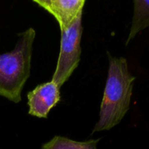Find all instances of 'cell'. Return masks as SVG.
Returning a JSON list of instances; mask_svg holds the SVG:
<instances>
[{
    "label": "cell",
    "instance_id": "obj_6",
    "mask_svg": "<svg viewBox=\"0 0 149 149\" xmlns=\"http://www.w3.org/2000/svg\"><path fill=\"white\" fill-rule=\"evenodd\" d=\"M132 1L133 13L125 45H128L142 31L149 28V0Z\"/></svg>",
    "mask_w": 149,
    "mask_h": 149
},
{
    "label": "cell",
    "instance_id": "obj_5",
    "mask_svg": "<svg viewBox=\"0 0 149 149\" xmlns=\"http://www.w3.org/2000/svg\"><path fill=\"white\" fill-rule=\"evenodd\" d=\"M86 0H33L57 21L60 30L68 28L80 15Z\"/></svg>",
    "mask_w": 149,
    "mask_h": 149
},
{
    "label": "cell",
    "instance_id": "obj_3",
    "mask_svg": "<svg viewBox=\"0 0 149 149\" xmlns=\"http://www.w3.org/2000/svg\"><path fill=\"white\" fill-rule=\"evenodd\" d=\"M82 16L80 15L68 28L61 31L60 53L52 77V81L60 88L70 78L81 61Z\"/></svg>",
    "mask_w": 149,
    "mask_h": 149
},
{
    "label": "cell",
    "instance_id": "obj_4",
    "mask_svg": "<svg viewBox=\"0 0 149 149\" xmlns=\"http://www.w3.org/2000/svg\"><path fill=\"white\" fill-rule=\"evenodd\" d=\"M60 87L52 80L36 86L27 93L28 114L40 118H47L50 111L61 100Z\"/></svg>",
    "mask_w": 149,
    "mask_h": 149
},
{
    "label": "cell",
    "instance_id": "obj_1",
    "mask_svg": "<svg viewBox=\"0 0 149 149\" xmlns=\"http://www.w3.org/2000/svg\"><path fill=\"white\" fill-rule=\"evenodd\" d=\"M108 54L109 68L103 99L100 105L99 118L92 133L109 131L118 125L128 112L136 79L129 70L125 57Z\"/></svg>",
    "mask_w": 149,
    "mask_h": 149
},
{
    "label": "cell",
    "instance_id": "obj_7",
    "mask_svg": "<svg viewBox=\"0 0 149 149\" xmlns=\"http://www.w3.org/2000/svg\"><path fill=\"white\" fill-rule=\"evenodd\" d=\"M99 139L85 141H77L68 138L56 135L44 143L41 149H97Z\"/></svg>",
    "mask_w": 149,
    "mask_h": 149
},
{
    "label": "cell",
    "instance_id": "obj_2",
    "mask_svg": "<svg viewBox=\"0 0 149 149\" xmlns=\"http://www.w3.org/2000/svg\"><path fill=\"white\" fill-rule=\"evenodd\" d=\"M36 32L30 27L19 34L15 47L0 54V96L13 103L21 101L24 86L31 73Z\"/></svg>",
    "mask_w": 149,
    "mask_h": 149
}]
</instances>
